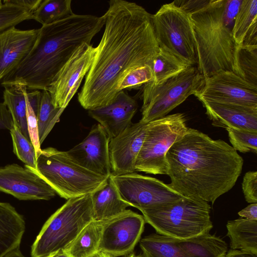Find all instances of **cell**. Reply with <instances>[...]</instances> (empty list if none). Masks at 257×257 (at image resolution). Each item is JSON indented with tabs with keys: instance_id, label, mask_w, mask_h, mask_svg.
I'll list each match as a JSON object with an SVG mask.
<instances>
[{
	"instance_id": "cell-1",
	"label": "cell",
	"mask_w": 257,
	"mask_h": 257,
	"mask_svg": "<svg viewBox=\"0 0 257 257\" xmlns=\"http://www.w3.org/2000/svg\"><path fill=\"white\" fill-rule=\"evenodd\" d=\"M108 4L103 34L78 94L87 110L110 103L125 74L139 66L152 68L159 51L151 14L135 3L110 0Z\"/></svg>"
},
{
	"instance_id": "cell-2",
	"label": "cell",
	"mask_w": 257,
	"mask_h": 257,
	"mask_svg": "<svg viewBox=\"0 0 257 257\" xmlns=\"http://www.w3.org/2000/svg\"><path fill=\"white\" fill-rule=\"evenodd\" d=\"M166 160L172 189L212 204L233 187L243 164L226 142L189 127L170 148Z\"/></svg>"
},
{
	"instance_id": "cell-3",
	"label": "cell",
	"mask_w": 257,
	"mask_h": 257,
	"mask_svg": "<svg viewBox=\"0 0 257 257\" xmlns=\"http://www.w3.org/2000/svg\"><path fill=\"white\" fill-rule=\"evenodd\" d=\"M104 24L103 15L74 14L42 26L30 53L1 81V85L19 84L27 90H47L72 55L83 44H90Z\"/></svg>"
},
{
	"instance_id": "cell-4",
	"label": "cell",
	"mask_w": 257,
	"mask_h": 257,
	"mask_svg": "<svg viewBox=\"0 0 257 257\" xmlns=\"http://www.w3.org/2000/svg\"><path fill=\"white\" fill-rule=\"evenodd\" d=\"M241 2L242 0H210L202 8L189 15L197 47V67L204 78L219 71L231 72L241 77L237 63L239 47L232 33Z\"/></svg>"
},
{
	"instance_id": "cell-5",
	"label": "cell",
	"mask_w": 257,
	"mask_h": 257,
	"mask_svg": "<svg viewBox=\"0 0 257 257\" xmlns=\"http://www.w3.org/2000/svg\"><path fill=\"white\" fill-rule=\"evenodd\" d=\"M140 210L145 222L163 236L189 239L209 233L213 227L211 207L199 199L183 197L166 205Z\"/></svg>"
},
{
	"instance_id": "cell-6",
	"label": "cell",
	"mask_w": 257,
	"mask_h": 257,
	"mask_svg": "<svg viewBox=\"0 0 257 257\" xmlns=\"http://www.w3.org/2000/svg\"><path fill=\"white\" fill-rule=\"evenodd\" d=\"M90 194L68 199L49 218L31 247L32 257H47L65 249L94 220Z\"/></svg>"
},
{
	"instance_id": "cell-7",
	"label": "cell",
	"mask_w": 257,
	"mask_h": 257,
	"mask_svg": "<svg viewBox=\"0 0 257 257\" xmlns=\"http://www.w3.org/2000/svg\"><path fill=\"white\" fill-rule=\"evenodd\" d=\"M32 169L56 194L67 200L91 194L108 177L82 167L71 159L65 151L52 147L41 150L36 169Z\"/></svg>"
},
{
	"instance_id": "cell-8",
	"label": "cell",
	"mask_w": 257,
	"mask_h": 257,
	"mask_svg": "<svg viewBox=\"0 0 257 257\" xmlns=\"http://www.w3.org/2000/svg\"><path fill=\"white\" fill-rule=\"evenodd\" d=\"M204 79L197 66H191L160 84L155 85L151 82L145 84L140 121L147 123L167 115L189 96L195 95L202 86Z\"/></svg>"
},
{
	"instance_id": "cell-9",
	"label": "cell",
	"mask_w": 257,
	"mask_h": 257,
	"mask_svg": "<svg viewBox=\"0 0 257 257\" xmlns=\"http://www.w3.org/2000/svg\"><path fill=\"white\" fill-rule=\"evenodd\" d=\"M187 128L185 115L182 113L167 115L148 123L136 162V171L167 175L166 153Z\"/></svg>"
},
{
	"instance_id": "cell-10",
	"label": "cell",
	"mask_w": 257,
	"mask_h": 257,
	"mask_svg": "<svg viewBox=\"0 0 257 257\" xmlns=\"http://www.w3.org/2000/svg\"><path fill=\"white\" fill-rule=\"evenodd\" d=\"M159 46L190 65L197 66L198 55L189 15L173 2L163 5L151 16Z\"/></svg>"
},
{
	"instance_id": "cell-11",
	"label": "cell",
	"mask_w": 257,
	"mask_h": 257,
	"mask_svg": "<svg viewBox=\"0 0 257 257\" xmlns=\"http://www.w3.org/2000/svg\"><path fill=\"white\" fill-rule=\"evenodd\" d=\"M139 242L144 257H225L227 249L225 241L210 233L185 239L152 233Z\"/></svg>"
},
{
	"instance_id": "cell-12",
	"label": "cell",
	"mask_w": 257,
	"mask_h": 257,
	"mask_svg": "<svg viewBox=\"0 0 257 257\" xmlns=\"http://www.w3.org/2000/svg\"><path fill=\"white\" fill-rule=\"evenodd\" d=\"M110 177L121 199L139 210L166 205L184 197L168 184L135 172Z\"/></svg>"
},
{
	"instance_id": "cell-13",
	"label": "cell",
	"mask_w": 257,
	"mask_h": 257,
	"mask_svg": "<svg viewBox=\"0 0 257 257\" xmlns=\"http://www.w3.org/2000/svg\"><path fill=\"white\" fill-rule=\"evenodd\" d=\"M146 222L131 210L103 222L98 251L112 257L130 254L140 241Z\"/></svg>"
},
{
	"instance_id": "cell-14",
	"label": "cell",
	"mask_w": 257,
	"mask_h": 257,
	"mask_svg": "<svg viewBox=\"0 0 257 257\" xmlns=\"http://www.w3.org/2000/svg\"><path fill=\"white\" fill-rule=\"evenodd\" d=\"M96 48L84 44L58 73L47 91L56 107L64 111L77 91L93 62Z\"/></svg>"
},
{
	"instance_id": "cell-15",
	"label": "cell",
	"mask_w": 257,
	"mask_h": 257,
	"mask_svg": "<svg viewBox=\"0 0 257 257\" xmlns=\"http://www.w3.org/2000/svg\"><path fill=\"white\" fill-rule=\"evenodd\" d=\"M194 95L199 100L257 107V86L231 72L219 71L204 78L202 86Z\"/></svg>"
},
{
	"instance_id": "cell-16",
	"label": "cell",
	"mask_w": 257,
	"mask_h": 257,
	"mask_svg": "<svg viewBox=\"0 0 257 257\" xmlns=\"http://www.w3.org/2000/svg\"><path fill=\"white\" fill-rule=\"evenodd\" d=\"M0 191L20 200H49L56 194L33 170L15 163L0 166Z\"/></svg>"
},
{
	"instance_id": "cell-17",
	"label": "cell",
	"mask_w": 257,
	"mask_h": 257,
	"mask_svg": "<svg viewBox=\"0 0 257 257\" xmlns=\"http://www.w3.org/2000/svg\"><path fill=\"white\" fill-rule=\"evenodd\" d=\"M110 139L99 124L93 125L80 143L65 151L68 157L82 167L98 175L111 174L109 143Z\"/></svg>"
},
{
	"instance_id": "cell-18",
	"label": "cell",
	"mask_w": 257,
	"mask_h": 257,
	"mask_svg": "<svg viewBox=\"0 0 257 257\" xmlns=\"http://www.w3.org/2000/svg\"><path fill=\"white\" fill-rule=\"evenodd\" d=\"M147 123L140 120L131 123L109 143L110 162L112 175L135 172V164L141 150Z\"/></svg>"
},
{
	"instance_id": "cell-19",
	"label": "cell",
	"mask_w": 257,
	"mask_h": 257,
	"mask_svg": "<svg viewBox=\"0 0 257 257\" xmlns=\"http://www.w3.org/2000/svg\"><path fill=\"white\" fill-rule=\"evenodd\" d=\"M138 107L137 101L121 90L110 103L88 110V113L104 128L110 140L132 123Z\"/></svg>"
},
{
	"instance_id": "cell-20",
	"label": "cell",
	"mask_w": 257,
	"mask_h": 257,
	"mask_svg": "<svg viewBox=\"0 0 257 257\" xmlns=\"http://www.w3.org/2000/svg\"><path fill=\"white\" fill-rule=\"evenodd\" d=\"M38 33L39 29L22 30L15 27L0 33V81L26 57Z\"/></svg>"
},
{
	"instance_id": "cell-21",
	"label": "cell",
	"mask_w": 257,
	"mask_h": 257,
	"mask_svg": "<svg viewBox=\"0 0 257 257\" xmlns=\"http://www.w3.org/2000/svg\"><path fill=\"white\" fill-rule=\"evenodd\" d=\"M214 126L257 132V107L199 100Z\"/></svg>"
},
{
	"instance_id": "cell-22",
	"label": "cell",
	"mask_w": 257,
	"mask_h": 257,
	"mask_svg": "<svg viewBox=\"0 0 257 257\" xmlns=\"http://www.w3.org/2000/svg\"><path fill=\"white\" fill-rule=\"evenodd\" d=\"M93 219L104 222L120 214L130 205L121 198L110 176L91 194Z\"/></svg>"
},
{
	"instance_id": "cell-23",
	"label": "cell",
	"mask_w": 257,
	"mask_h": 257,
	"mask_svg": "<svg viewBox=\"0 0 257 257\" xmlns=\"http://www.w3.org/2000/svg\"><path fill=\"white\" fill-rule=\"evenodd\" d=\"M25 228L23 215L10 203L0 201V257L20 247Z\"/></svg>"
},
{
	"instance_id": "cell-24",
	"label": "cell",
	"mask_w": 257,
	"mask_h": 257,
	"mask_svg": "<svg viewBox=\"0 0 257 257\" xmlns=\"http://www.w3.org/2000/svg\"><path fill=\"white\" fill-rule=\"evenodd\" d=\"M232 33L238 47H257V0H242Z\"/></svg>"
},
{
	"instance_id": "cell-25",
	"label": "cell",
	"mask_w": 257,
	"mask_h": 257,
	"mask_svg": "<svg viewBox=\"0 0 257 257\" xmlns=\"http://www.w3.org/2000/svg\"><path fill=\"white\" fill-rule=\"evenodd\" d=\"M230 248L257 254V220L238 218L226 224Z\"/></svg>"
},
{
	"instance_id": "cell-26",
	"label": "cell",
	"mask_w": 257,
	"mask_h": 257,
	"mask_svg": "<svg viewBox=\"0 0 257 257\" xmlns=\"http://www.w3.org/2000/svg\"><path fill=\"white\" fill-rule=\"evenodd\" d=\"M4 87L3 102L11 115L13 125L17 126L22 134L30 140L27 123V88L25 85L19 84Z\"/></svg>"
},
{
	"instance_id": "cell-27",
	"label": "cell",
	"mask_w": 257,
	"mask_h": 257,
	"mask_svg": "<svg viewBox=\"0 0 257 257\" xmlns=\"http://www.w3.org/2000/svg\"><path fill=\"white\" fill-rule=\"evenodd\" d=\"M103 222L93 220L65 249L70 257H90L98 251Z\"/></svg>"
},
{
	"instance_id": "cell-28",
	"label": "cell",
	"mask_w": 257,
	"mask_h": 257,
	"mask_svg": "<svg viewBox=\"0 0 257 257\" xmlns=\"http://www.w3.org/2000/svg\"><path fill=\"white\" fill-rule=\"evenodd\" d=\"M191 66L169 51L159 47L153 63V78L151 82L155 85L160 84Z\"/></svg>"
},
{
	"instance_id": "cell-29",
	"label": "cell",
	"mask_w": 257,
	"mask_h": 257,
	"mask_svg": "<svg viewBox=\"0 0 257 257\" xmlns=\"http://www.w3.org/2000/svg\"><path fill=\"white\" fill-rule=\"evenodd\" d=\"M63 112L60 108L54 106L49 92L46 90H42L36 112L41 145L55 124L59 121L60 116Z\"/></svg>"
},
{
	"instance_id": "cell-30",
	"label": "cell",
	"mask_w": 257,
	"mask_h": 257,
	"mask_svg": "<svg viewBox=\"0 0 257 257\" xmlns=\"http://www.w3.org/2000/svg\"><path fill=\"white\" fill-rule=\"evenodd\" d=\"M74 14L71 0H43L32 13V19L46 25L64 19Z\"/></svg>"
},
{
	"instance_id": "cell-31",
	"label": "cell",
	"mask_w": 257,
	"mask_h": 257,
	"mask_svg": "<svg viewBox=\"0 0 257 257\" xmlns=\"http://www.w3.org/2000/svg\"><path fill=\"white\" fill-rule=\"evenodd\" d=\"M10 133L13 142L14 153L24 163L25 166L35 169L37 156L34 147L30 141L15 125L10 130Z\"/></svg>"
},
{
	"instance_id": "cell-32",
	"label": "cell",
	"mask_w": 257,
	"mask_h": 257,
	"mask_svg": "<svg viewBox=\"0 0 257 257\" xmlns=\"http://www.w3.org/2000/svg\"><path fill=\"white\" fill-rule=\"evenodd\" d=\"M237 63L242 78L257 86V47H239Z\"/></svg>"
},
{
	"instance_id": "cell-33",
	"label": "cell",
	"mask_w": 257,
	"mask_h": 257,
	"mask_svg": "<svg viewBox=\"0 0 257 257\" xmlns=\"http://www.w3.org/2000/svg\"><path fill=\"white\" fill-rule=\"evenodd\" d=\"M0 6V33L32 19V12L17 5L3 1Z\"/></svg>"
},
{
	"instance_id": "cell-34",
	"label": "cell",
	"mask_w": 257,
	"mask_h": 257,
	"mask_svg": "<svg viewBox=\"0 0 257 257\" xmlns=\"http://www.w3.org/2000/svg\"><path fill=\"white\" fill-rule=\"evenodd\" d=\"M232 147L242 153L257 154V132L226 128Z\"/></svg>"
},
{
	"instance_id": "cell-35",
	"label": "cell",
	"mask_w": 257,
	"mask_h": 257,
	"mask_svg": "<svg viewBox=\"0 0 257 257\" xmlns=\"http://www.w3.org/2000/svg\"><path fill=\"white\" fill-rule=\"evenodd\" d=\"M153 78L151 66L144 65L136 67L126 73L120 80L117 86L118 91L138 88L152 81Z\"/></svg>"
},
{
	"instance_id": "cell-36",
	"label": "cell",
	"mask_w": 257,
	"mask_h": 257,
	"mask_svg": "<svg viewBox=\"0 0 257 257\" xmlns=\"http://www.w3.org/2000/svg\"><path fill=\"white\" fill-rule=\"evenodd\" d=\"M26 102L27 129L30 142L34 147L37 158L42 150L41 148V145L39 140L36 113L29 100L27 93Z\"/></svg>"
},
{
	"instance_id": "cell-37",
	"label": "cell",
	"mask_w": 257,
	"mask_h": 257,
	"mask_svg": "<svg viewBox=\"0 0 257 257\" xmlns=\"http://www.w3.org/2000/svg\"><path fill=\"white\" fill-rule=\"evenodd\" d=\"M242 189L246 202L257 203V171H248L245 174Z\"/></svg>"
},
{
	"instance_id": "cell-38",
	"label": "cell",
	"mask_w": 257,
	"mask_h": 257,
	"mask_svg": "<svg viewBox=\"0 0 257 257\" xmlns=\"http://www.w3.org/2000/svg\"><path fill=\"white\" fill-rule=\"evenodd\" d=\"M210 0L175 1L173 3L187 14H190L202 8L208 4Z\"/></svg>"
},
{
	"instance_id": "cell-39",
	"label": "cell",
	"mask_w": 257,
	"mask_h": 257,
	"mask_svg": "<svg viewBox=\"0 0 257 257\" xmlns=\"http://www.w3.org/2000/svg\"><path fill=\"white\" fill-rule=\"evenodd\" d=\"M13 126L11 115L3 102H0V129L10 130Z\"/></svg>"
},
{
	"instance_id": "cell-40",
	"label": "cell",
	"mask_w": 257,
	"mask_h": 257,
	"mask_svg": "<svg viewBox=\"0 0 257 257\" xmlns=\"http://www.w3.org/2000/svg\"><path fill=\"white\" fill-rule=\"evenodd\" d=\"M43 0H5V2L17 5L34 12L39 7Z\"/></svg>"
},
{
	"instance_id": "cell-41",
	"label": "cell",
	"mask_w": 257,
	"mask_h": 257,
	"mask_svg": "<svg viewBox=\"0 0 257 257\" xmlns=\"http://www.w3.org/2000/svg\"><path fill=\"white\" fill-rule=\"evenodd\" d=\"M238 214L243 218L257 220V203H251L238 212Z\"/></svg>"
},
{
	"instance_id": "cell-42",
	"label": "cell",
	"mask_w": 257,
	"mask_h": 257,
	"mask_svg": "<svg viewBox=\"0 0 257 257\" xmlns=\"http://www.w3.org/2000/svg\"><path fill=\"white\" fill-rule=\"evenodd\" d=\"M225 257H257V254L239 249H230Z\"/></svg>"
},
{
	"instance_id": "cell-43",
	"label": "cell",
	"mask_w": 257,
	"mask_h": 257,
	"mask_svg": "<svg viewBox=\"0 0 257 257\" xmlns=\"http://www.w3.org/2000/svg\"><path fill=\"white\" fill-rule=\"evenodd\" d=\"M1 257H25L20 250V247L15 248L6 253L4 254Z\"/></svg>"
},
{
	"instance_id": "cell-44",
	"label": "cell",
	"mask_w": 257,
	"mask_h": 257,
	"mask_svg": "<svg viewBox=\"0 0 257 257\" xmlns=\"http://www.w3.org/2000/svg\"><path fill=\"white\" fill-rule=\"evenodd\" d=\"M47 257H70L65 249H60Z\"/></svg>"
},
{
	"instance_id": "cell-45",
	"label": "cell",
	"mask_w": 257,
	"mask_h": 257,
	"mask_svg": "<svg viewBox=\"0 0 257 257\" xmlns=\"http://www.w3.org/2000/svg\"><path fill=\"white\" fill-rule=\"evenodd\" d=\"M90 257H109V256L98 251Z\"/></svg>"
},
{
	"instance_id": "cell-46",
	"label": "cell",
	"mask_w": 257,
	"mask_h": 257,
	"mask_svg": "<svg viewBox=\"0 0 257 257\" xmlns=\"http://www.w3.org/2000/svg\"><path fill=\"white\" fill-rule=\"evenodd\" d=\"M109 257H112V256H109ZM125 257H144V256L142 254H140L139 255H136L134 253H131V254H130L126 256Z\"/></svg>"
},
{
	"instance_id": "cell-47",
	"label": "cell",
	"mask_w": 257,
	"mask_h": 257,
	"mask_svg": "<svg viewBox=\"0 0 257 257\" xmlns=\"http://www.w3.org/2000/svg\"><path fill=\"white\" fill-rule=\"evenodd\" d=\"M3 4L2 1L0 0V6Z\"/></svg>"
}]
</instances>
